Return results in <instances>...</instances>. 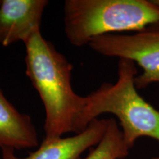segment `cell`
<instances>
[{"label": "cell", "instance_id": "6da1fadb", "mask_svg": "<svg viewBox=\"0 0 159 159\" xmlns=\"http://www.w3.org/2000/svg\"><path fill=\"white\" fill-rule=\"evenodd\" d=\"M25 44L26 75L44 106L43 139L61 138L67 133L80 134L79 120L85 97L77 95L71 86L73 66L41 31Z\"/></svg>", "mask_w": 159, "mask_h": 159}, {"label": "cell", "instance_id": "7a4b0ae2", "mask_svg": "<svg viewBox=\"0 0 159 159\" xmlns=\"http://www.w3.org/2000/svg\"><path fill=\"white\" fill-rule=\"evenodd\" d=\"M136 76L135 63L119 58L116 82L103 83L85 97L79 120L80 134L99 116L108 113L119 119L125 142L130 149L140 137H150L159 142V111L137 92Z\"/></svg>", "mask_w": 159, "mask_h": 159}, {"label": "cell", "instance_id": "3957f363", "mask_svg": "<svg viewBox=\"0 0 159 159\" xmlns=\"http://www.w3.org/2000/svg\"><path fill=\"white\" fill-rule=\"evenodd\" d=\"M65 34L75 47L95 38L137 32L159 21V6L152 0H66Z\"/></svg>", "mask_w": 159, "mask_h": 159}, {"label": "cell", "instance_id": "277c9868", "mask_svg": "<svg viewBox=\"0 0 159 159\" xmlns=\"http://www.w3.org/2000/svg\"><path fill=\"white\" fill-rule=\"evenodd\" d=\"M89 47L98 54L130 60L143 69L135 79L136 89L159 83V21L134 34H108L95 38Z\"/></svg>", "mask_w": 159, "mask_h": 159}, {"label": "cell", "instance_id": "5b68a950", "mask_svg": "<svg viewBox=\"0 0 159 159\" xmlns=\"http://www.w3.org/2000/svg\"><path fill=\"white\" fill-rule=\"evenodd\" d=\"M47 0H2L0 5V44L8 47L26 41L41 31Z\"/></svg>", "mask_w": 159, "mask_h": 159}, {"label": "cell", "instance_id": "8992f818", "mask_svg": "<svg viewBox=\"0 0 159 159\" xmlns=\"http://www.w3.org/2000/svg\"><path fill=\"white\" fill-rule=\"evenodd\" d=\"M108 123V119H96L80 134L65 138L43 139L38 150L25 158L18 157L13 149L2 148V159H80L85 150L100 142Z\"/></svg>", "mask_w": 159, "mask_h": 159}, {"label": "cell", "instance_id": "52a82bcc", "mask_svg": "<svg viewBox=\"0 0 159 159\" xmlns=\"http://www.w3.org/2000/svg\"><path fill=\"white\" fill-rule=\"evenodd\" d=\"M38 145L37 130L30 116L20 113L0 88V149L24 150Z\"/></svg>", "mask_w": 159, "mask_h": 159}, {"label": "cell", "instance_id": "ba28073f", "mask_svg": "<svg viewBox=\"0 0 159 159\" xmlns=\"http://www.w3.org/2000/svg\"><path fill=\"white\" fill-rule=\"evenodd\" d=\"M130 148L125 142L122 130L114 119H108V126L102 139L88 156L82 159H123Z\"/></svg>", "mask_w": 159, "mask_h": 159}, {"label": "cell", "instance_id": "9c48e42d", "mask_svg": "<svg viewBox=\"0 0 159 159\" xmlns=\"http://www.w3.org/2000/svg\"><path fill=\"white\" fill-rule=\"evenodd\" d=\"M152 2H153V3L156 4V5L159 6V0H152Z\"/></svg>", "mask_w": 159, "mask_h": 159}, {"label": "cell", "instance_id": "30bf717a", "mask_svg": "<svg viewBox=\"0 0 159 159\" xmlns=\"http://www.w3.org/2000/svg\"><path fill=\"white\" fill-rule=\"evenodd\" d=\"M1 2H2V0H0V5H1Z\"/></svg>", "mask_w": 159, "mask_h": 159}, {"label": "cell", "instance_id": "8fae6325", "mask_svg": "<svg viewBox=\"0 0 159 159\" xmlns=\"http://www.w3.org/2000/svg\"><path fill=\"white\" fill-rule=\"evenodd\" d=\"M154 159H159V157H158V158H154Z\"/></svg>", "mask_w": 159, "mask_h": 159}]
</instances>
